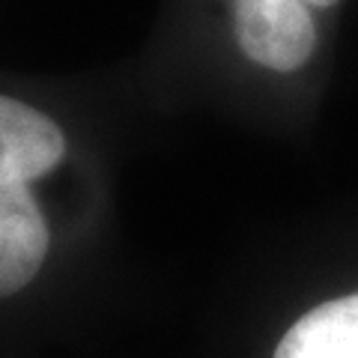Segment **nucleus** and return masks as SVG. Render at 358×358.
<instances>
[{
  "instance_id": "obj_1",
  "label": "nucleus",
  "mask_w": 358,
  "mask_h": 358,
  "mask_svg": "<svg viewBox=\"0 0 358 358\" xmlns=\"http://www.w3.org/2000/svg\"><path fill=\"white\" fill-rule=\"evenodd\" d=\"M66 138L48 114L0 96V299L24 289L48 254V224L30 182L63 162Z\"/></svg>"
},
{
  "instance_id": "obj_2",
  "label": "nucleus",
  "mask_w": 358,
  "mask_h": 358,
  "mask_svg": "<svg viewBox=\"0 0 358 358\" xmlns=\"http://www.w3.org/2000/svg\"><path fill=\"white\" fill-rule=\"evenodd\" d=\"M233 27L245 57L272 72H299L320 45L305 0H233Z\"/></svg>"
},
{
  "instance_id": "obj_3",
  "label": "nucleus",
  "mask_w": 358,
  "mask_h": 358,
  "mask_svg": "<svg viewBox=\"0 0 358 358\" xmlns=\"http://www.w3.org/2000/svg\"><path fill=\"white\" fill-rule=\"evenodd\" d=\"M275 358H358V293L308 310L281 338Z\"/></svg>"
},
{
  "instance_id": "obj_4",
  "label": "nucleus",
  "mask_w": 358,
  "mask_h": 358,
  "mask_svg": "<svg viewBox=\"0 0 358 358\" xmlns=\"http://www.w3.org/2000/svg\"><path fill=\"white\" fill-rule=\"evenodd\" d=\"M305 3H308L310 9H331V6H338L341 0H305Z\"/></svg>"
}]
</instances>
